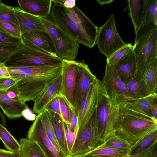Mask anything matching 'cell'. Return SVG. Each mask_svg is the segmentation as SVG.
Here are the masks:
<instances>
[{
  "label": "cell",
  "mask_w": 157,
  "mask_h": 157,
  "mask_svg": "<svg viewBox=\"0 0 157 157\" xmlns=\"http://www.w3.org/2000/svg\"><path fill=\"white\" fill-rule=\"evenodd\" d=\"M17 83L6 91V93L8 97L11 99L17 101H22L20 98Z\"/></svg>",
  "instance_id": "cell-44"
},
{
  "label": "cell",
  "mask_w": 157,
  "mask_h": 157,
  "mask_svg": "<svg viewBox=\"0 0 157 157\" xmlns=\"http://www.w3.org/2000/svg\"><path fill=\"white\" fill-rule=\"evenodd\" d=\"M100 146L119 149H129L131 147L126 141L115 135L108 137Z\"/></svg>",
  "instance_id": "cell-33"
},
{
  "label": "cell",
  "mask_w": 157,
  "mask_h": 157,
  "mask_svg": "<svg viewBox=\"0 0 157 157\" xmlns=\"http://www.w3.org/2000/svg\"><path fill=\"white\" fill-rule=\"evenodd\" d=\"M157 130V119L120 105V116L115 135L131 146L150 132Z\"/></svg>",
  "instance_id": "cell-2"
},
{
  "label": "cell",
  "mask_w": 157,
  "mask_h": 157,
  "mask_svg": "<svg viewBox=\"0 0 157 157\" xmlns=\"http://www.w3.org/2000/svg\"><path fill=\"white\" fill-rule=\"evenodd\" d=\"M27 138L37 142L48 157H66L47 136L43 127L40 114H38L27 132Z\"/></svg>",
  "instance_id": "cell-12"
},
{
  "label": "cell",
  "mask_w": 157,
  "mask_h": 157,
  "mask_svg": "<svg viewBox=\"0 0 157 157\" xmlns=\"http://www.w3.org/2000/svg\"><path fill=\"white\" fill-rule=\"evenodd\" d=\"M8 67L5 62H0V78L10 77Z\"/></svg>",
  "instance_id": "cell-47"
},
{
  "label": "cell",
  "mask_w": 157,
  "mask_h": 157,
  "mask_svg": "<svg viewBox=\"0 0 157 157\" xmlns=\"http://www.w3.org/2000/svg\"><path fill=\"white\" fill-rule=\"evenodd\" d=\"M101 82L104 90L109 97L120 103L125 101L127 95L126 85L113 65L106 64Z\"/></svg>",
  "instance_id": "cell-11"
},
{
  "label": "cell",
  "mask_w": 157,
  "mask_h": 157,
  "mask_svg": "<svg viewBox=\"0 0 157 157\" xmlns=\"http://www.w3.org/2000/svg\"><path fill=\"white\" fill-rule=\"evenodd\" d=\"M0 33L21 39L22 35L17 28L11 23L0 18Z\"/></svg>",
  "instance_id": "cell-35"
},
{
  "label": "cell",
  "mask_w": 157,
  "mask_h": 157,
  "mask_svg": "<svg viewBox=\"0 0 157 157\" xmlns=\"http://www.w3.org/2000/svg\"><path fill=\"white\" fill-rule=\"evenodd\" d=\"M23 44L22 39L16 38L0 33V44L20 45Z\"/></svg>",
  "instance_id": "cell-42"
},
{
  "label": "cell",
  "mask_w": 157,
  "mask_h": 157,
  "mask_svg": "<svg viewBox=\"0 0 157 157\" xmlns=\"http://www.w3.org/2000/svg\"><path fill=\"white\" fill-rule=\"evenodd\" d=\"M133 45L128 43L106 59L107 64L113 65L117 61L128 53L133 49Z\"/></svg>",
  "instance_id": "cell-37"
},
{
  "label": "cell",
  "mask_w": 157,
  "mask_h": 157,
  "mask_svg": "<svg viewBox=\"0 0 157 157\" xmlns=\"http://www.w3.org/2000/svg\"><path fill=\"white\" fill-rule=\"evenodd\" d=\"M125 85L127 95L124 101L144 98L151 94L143 79L137 76L131 78Z\"/></svg>",
  "instance_id": "cell-25"
},
{
  "label": "cell",
  "mask_w": 157,
  "mask_h": 157,
  "mask_svg": "<svg viewBox=\"0 0 157 157\" xmlns=\"http://www.w3.org/2000/svg\"><path fill=\"white\" fill-rule=\"evenodd\" d=\"M157 29V0H148L145 16L135 33L134 44L143 36Z\"/></svg>",
  "instance_id": "cell-18"
},
{
  "label": "cell",
  "mask_w": 157,
  "mask_h": 157,
  "mask_svg": "<svg viewBox=\"0 0 157 157\" xmlns=\"http://www.w3.org/2000/svg\"><path fill=\"white\" fill-rule=\"evenodd\" d=\"M157 97H156L153 102L151 108V111L153 117L157 119Z\"/></svg>",
  "instance_id": "cell-50"
},
{
  "label": "cell",
  "mask_w": 157,
  "mask_h": 157,
  "mask_svg": "<svg viewBox=\"0 0 157 157\" xmlns=\"http://www.w3.org/2000/svg\"><path fill=\"white\" fill-rule=\"evenodd\" d=\"M0 108L8 119L13 120L22 117L23 111L29 107L25 103L10 99L6 91L0 90Z\"/></svg>",
  "instance_id": "cell-20"
},
{
  "label": "cell",
  "mask_w": 157,
  "mask_h": 157,
  "mask_svg": "<svg viewBox=\"0 0 157 157\" xmlns=\"http://www.w3.org/2000/svg\"><path fill=\"white\" fill-rule=\"evenodd\" d=\"M66 157H86L85 156L82 155L81 156H67Z\"/></svg>",
  "instance_id": "cell-55"
},
{
  "label": "cell",
  "mask_w": 157,
  "mask_h": 157,
  "mask_svg": "<svg viewBox=\"0 0 157 157\" xmlns=\"http://www.w3.org/2000/svg\"><path fill=\"white\" fill-rule=\"evenodd\" d=\"M156 146H157V145L151 148L140 152L134 154H129L128 153L125 157H147L150 152Z\"/></svg>",
  "instance_id": "cell-48"
},
{
  "label": "cell",
  "mask_w": 157,
  "mask_h": 157,
  "mask_svg": "<svg viewBox=\"0 0 157 157\" xmlns=\"http://www.w3.org/2000/svg\"><path fill=\"white\" fill-rule=\"evenodd\" d=\"M148 0H129L127 6L123 11L128 10L129 15L133 24L135 33L140 27L147 11Z\"/></svg>",
  "instance_id": "cell-22"
},
{
  "label": "cell",
  "mask_w": 157,
  "mask_h": 157,
  "mask_svg": "<svg viewBox=\"0 0 157 157\" xmlns=\"http://www.w3.org/2000/svg\"><path fill=\"white\" fill-rule=\"evenodd\" d=\"M0 139L7 150L13 153L20 152L21 146L19 142L0 124Z\"/></svg>",
  "instance_id": "cell-31"
},
{
  "label": "cell",
  "mask_w": 157,
  "mask_h": 157,
  "mask_svg": "<svg viewBox=\"0 0 157 157\" xmlns=\"http://www.w3.org/2000/svg\"><path fill=\"white\" fill-rule=\"evenodd\" d=\"M19 81L11 77L0 78V90L6 91Z\"/></svg>",
  "instance_id": "cell-43"
},
{
  "label": "cell",
  "mask_w": 157,
  "mask_h": 157,
  "mask_svg": "<svg viewBox=\"0 0 157 157\" xmlns=\"http://www.w3.org/2000/svg\"><path fill=\"white\" fill-rule=\"evenodd\" d=\"M19 45L0 44V62H5Z\"/></svg>",
  "instance_id": "cell-38"
},
{
  "label": "cell",
  "mask_w": 157,
  "mask_h": 157,
  "mask_svg": "<svg viewBox=\"0 0 157 157\" xmlns=\"http://www.w3.org/2000/svg\"><path fill=\"white\" fill-rule=\"evenodd\" d=\"M113 65L125 85L131 78L137 76V64L133 49Z\"/></svg>",
  "instance_id": "cell-15"
},
{
  "label": "cell",
  "mask_w": 157,
  "mask_h": 157,
  "mask_svg": "<svg viewBox=\"0 0 157 157\" xmlns=\"http://www.w3.org/2000/svg\"><path fill=\"white\" fill-rule=\"evenodd\" d=\"M39 114L43 127L47 136L54 144L63 151L55 136L53 124L48 111L45 109Z\"/></svg>",
  "instance_id": "cell-32"
},
{
  "label": "cell",
  "mask_w": 157,
  "mask_h": 157,
  "mask_svg": "<svg viewBox=\"0 0 157 157\" xmlns=\"http://www.w3.org/2000/svg\"><path fill=\"white\" fill-rule=\"evenodd\" d=\"M104 92L102 82L97 78L91 85L77 108V133L81 132L90 121Z\"/></svg>",
  "instance_id": "cell-6"
},
{
  "label": "cell",
  "mask_w": 157,
  "mask_h": 157,
  "mask_svg": "<svg viewBox=\"0 0 157 157\" xmlns=\"http://www.w3.org/2000/svg\"><path fill=\"white\" fill-rule=\"evenodd\" d=\"M157 143V130L149 133L129 149L128 154H134L146 151L153 147Z\"/></svg>",
  "instance_id": "cell-30"
},
{
  "label": "cell",
  "mask_w": 157,
  "mask_h": 157,
  "mask_svg": "<svg viewBox=\"0 0 157 157\" xmlns=\"http://www.w3.org/2000/svg\"><path fill=\"white\" fill-rule=\"evenodd\" d=\"M51 19L60 29L81 44L90 48L96 44L98 27L76 5L68 9L52 0Z\"/></svg>",
  "instance_id": "cell-1"
},
{
  "label": "cell",
  "mask_w": 157,
  "mask_h": 157,
  "mask_svg": "<svg viewBox=\"0 0 157 157\" xmlns=\"http://www.w3.org/2000/svg\"><path fill=\"white\" fill-rule=\"evenodd\" d=\"M56 1L68 9L72 8L76 5L75 0H56Z\"/></svg>",
  "instance_id": "cell-49"
},
{
  "label": "cell",
  "mask_w": 157,
  "mask_h": 157,
  "mask_svg": "<svg viewBox=\"0 0 157 157\" xmlns=\"http://www.w3.org/2000/svg\"><path fill=\"white\" fill-rule=\"evenodd\" d=\"M19 142L20 152L23 157H48L39 144L27 138H21Z\"/></svg>",
  "instance_id": "cell-27"
},
{
  "label": "cell",
  "mask_w": 157,
  "mask_h": 157,
  "mask_svg": "<svg viewBox=\"0 0 157 157\" xmlns=\"http://www.w3.org/2000/svg\"><path fill=\"white\" fill-rule=\"evenodd\" d=\"M20 9L24 12L41 18L50 15L52 0H18Z\"/></svg>",
  "instance_id": "cell-19"
},
{
  "label": "cell",
  "mask_w": 157,
  "mask_h": 157,
  "mask_svg": "<svg viewBox=\"0 0 157 157\" xmlns=\"http://www.w3.org/2000/svg\"><path fill=\"white\" fill-rule=\"evenodd\" d=\"M96 110L84 128L77 133L71 154L69 156L83 155L103 144L98 129Z\"/></svg>",
  "instance_id": "cell-8"
},
{
  "label": "cell",
  "mask_w": 157,
  "mask_h": 157,
  "mask_svg": "<svg viewBox=\"0 0 157 157\" xmlns=\"http://www.w3.org/2000/svg\"><path fill=\"white\" fill-rule=\"evenodd\" d=\"M61 75L53 82L34 102L33 112L39 114L54 98L61 95Z\"/></svg>",
  "instance_id": "cell-21"
},
{
  "label": "cell",
  "mask_w": 157,
  "mask_h": 157,
  "mask_svg": "<svg viewBox=\"0 0 157 157\" xmlns=\"http://www.w3.org/2000/svg\"><path fill=\"white\" fill-rule=\"evenodd\" d=\"M46 110L50 117L55 136L64 154L68 156L70 154L66 139L64 122L58 114L50 110Z\"/></svg>",
  "instance_id": "cell-26"
},
{
  "label": "cell",
  "mask_w": 157,
  "mask_h": 157,
  "mask_svg": "<svg viewBox=\"0 0 157 157\" xmlns=\"http://www.w3.org/2000/svg\"><path fill=\"white\" fill-rule=\"evenodd\" d=\"M59 96L53 99L46 106L45 109L53 111L60 116Z\"/></svg>",
  "instance_id": "cell-45"
},
{
  "label": "cell",
  "mask_w": 157,
  "mask_h": 157,
  "mask_svg": "<svg viewBox=\"0 0 157 157\" xmlns=\"http://www.w3.org/2000/svg\"><path fill=\"white\" fill-rule=\"evenodd\" d=\"M14 9L18 29L21 35L33 31H46L41 17L26 13L18 7H15Z\"/></svg>",
  "instance_id": "cell-14"
},
{
  "label": "cell",
  "mask_w": 157,
  "mask_h": 157,
  "mask_svg": "<svg viewBox=\"0 0 157 157\" xmlns=\"http://www.w3.org/2000/svg\"><path fill=\"white\" fill-rule=\"evenodd\" d=\"M14 153L7 150L0 148V157H9Z\"/></svg>",
  "instance_id": "cell-51"
},
{
  "label": "cell",
  "mask_w": 157,
  "mask_h": 157,
  "mask_svg": "<svg viewBox=\"0 0 157 157\" xmlns=\"http://www.w3.org/2000/svg\"><path fill=\"white\" fill-rule=\"evenodd\" d=\"M120 107V103L109 97L104 90L96 110L98 129L103 143L108 137L115 135Z\"/></svg>",
  "instance_id": "cell-5"
},
{
  "label": "cell",
  "mask_w": 157,
  "mask_h": 157,
  "mask_svg": "<svg viewBox=\"0 0 157 157\" xmlns=\"http://www.w3.org/2000/svg\"><path fill=\"white\" fill-rule=\"evenodd\" d=\"M142 78L151 94H157V57L155 58L144 72Z\"/></svg>",
  "instance_id": "cell-28"
},
{
  "label": "cell",
  "mask_w": 157,
  "mask_h": 157,
  "mask_svg": "<svg viewBox=\"0 0 157 157\" xmlns=\"http://www.w3.org/2000/svg\"><path fill=\"white\" fill-rule=\"evenodd\" d=\"M33 113L29 108H26L23 111L22 116L27 120L34 121L36 116Z\"/></svg>",
  "instance_id": "cell-46"
},
{
  "label": "cell",
  "mask_w": 157,
  "mask_h": 157,
  "mask_svg": "<svg viewBox=\"0 0 157 157\" xmlns=\"http://www.w3.org/2000/svg\"><path fill=\"white\" fill-rule=\"evenodd\" d=\"M63 122L66 139L70 155L77 136L78 125H77L76 126L74 131L72 132L70 129L68 125L64 122Z\"/></svg>",
  "instance_id": "cell-39"
},
{
  "label": "cell",
  "mask_w": 157,
  "mask_h": 157,
  "mask_svg": "<svg viewBox=\"0 0 157 157\" xmlns=\"http://www.w3.org/2000/svg\"><path fill=\"white\" fill-rule=\"evenodd\" d=\"M62 64L47 72L31 76L17 83L20 98L22 102H35L45 91L62 75Z\"/></svg>",
  "instance_id": "cell-4"
},
{
  "label": "cell",
  "mask_w": 157,
  "mask_h": 157,
  "mask_svg": "<svg viewBox=\"0 0 157 157\" xmlns=\"http://www.w3.org/2000/svg\"><path fill=\"white\" fill-rule=\"evenodd\" d=\"M56 56L34 46L22 44L19 45L5 63L8 67L53 65L62 63Z\"/></svg>",
  "instance_id": "cell-3"
},
{
  "label": "cell",
  "mask_w": 157,
  "mask_h": 157,
  "mask_svg": "<svg viewBox=\"0 0 157 157\" xmlns=\"http://www.w3.org/2000/svg\"><path fill=\"white\" fill-rule=\"evenodd\" d=\"M129 149H116L99 146L83 155L86 157H125L129 153Z\"/></svg>",
  "instance_id": "cell-29"
},
{
  "label": "cell",
  "mask_w": 157,
  "mask_h": 157,
  "mask_svg": "<svg viewBox=\"0 0 157 157\" xmlns=\"http://www.w3.org/2000/svg\"><path fill=\"white\" fill-rule=\"evenodd\" d=\"M21 39L23 44L34 46L56 56L52 40L46 31H35L26 33L22 35Z\"/></svg>",
  "instance_id": "cell-16"
},
{
  "label": "cell",
  "mask_w": 157,
  "mask_h": 157,
  "mask_svg": "<svg viewBox=\"0 0 157 157\" xmlns=\"http://www.w3.org/2000/svg\"><path fill=\"white\" fill-rule=\"evenodd\" d=\"M41 18L45 31L50 36L52 41L58 39L59 36V28L51 19Z\"/></svg>",
  "instance_id": "cell-36"
},
{
  "label": "cell",
  "mask_w": 157,
  "mask_h": 157,
  "mask_svg": "<svg viewBox=\"0 0 157 157\" xmlns=\"http://www.w3.org/2000/svg\"><path fill=\"white\" fill-rule=\"evenodd\" d=\"M14 8L2 2L0 3V18L11 23L18 29L17 24L15 16Z\"/></svg>",
  "instance_id": "cell-34"
},
{
  "label": "cell",
  "mask_w": 157,
  "mask_h": 157,
  "mask_svg": "<svg viewBox=\"0 0 157 157\" xmlns=\"http://www.w3.org/2000/svg\"><path fill=\"white\" fill-rule=\"evenodd\" d=\"M52 42L56 55L62 60H74L77 56L79 44L60 29L59 38Z\"/></svg>",
  "instance_id": "cell-13"
},
{
  "label": "cell",
  "mask_w": 157,
  "mask_h": 157,
  "mask_svg": "<svg viewBox=\"0 0 157 157\" xmlns=\"http://www.w3.org/2000/svg\"><path fill=\"white\" fill-rule=\"evenodd\" d=\"M78 61L63 60L61 95L68 104L77 109L76 75Z\"/></svg>",
  "instance_id": "cell-10"
},
{
  "label": "cell",
  "mask_w": 157,
  "mask_h": 157,
  "mask_svg": "<svg viewBox=\"0 0 157 157\" xmlns=\"http://www.w3.org/2000/svg\"><path fill=\"white\" fill-rule=\"evenodd\" d=\"M97 78L90 71L88 65L83 61L78 62L76 75L77 95L78 105L91 85Z\"/></svg>",
  "instance_id": "cell-17"
},
{
  "label": "cell",
  "mask_w": 157,
  "mask_h": 157,
  "mask_svg": "<svg viewBox=\"0 0 157 157\" xmlns=\"http://www.w3.org/2000/svg\"><path fill=\"white\" fill-rule=\"evenodd\" d=\"M61 64L45 66L8 67V69L11 77L19 81L31 76L52 71L57 68Z\"/></svg>",
  "instance_id": "cell-24"
},
{
  "label": "cell",
  "mask_w": 157,
  "mask_h": 157,
  "mask_svg": "<svg viewBox=\"0 0 157 157\" xmlns=\"http://www.w3.org/2000/svg\"><path fill=\"white\" fill-rule=\"evenodd\" d=\"M113 0H97V1L101 5H103L106 4H109L113 1Z\"/></svg>",
  "instance_id": "cell-53"
},
{
  "label": "cell",
  "mask_w": 157,
  "mask_h": 157,
  "mask_svg": "<svg viewBox=\"0 0 157 157\" xmlns=\"http://www.w3.org/2000/svg\"><path fill=\"white\" fill-rule=\"evenodd\" d=\"M147 157H157V147L156 146Z\"/></svg>",
  "instance_id": "cell-52"
},
{
  "label": "cell",
  "mask_w": 157,
  "mask_h": 157,
  "mask_svg": "<svg viewBox=\"0 0 157 157\" xmlns=\"http://www.w3.org/2000/svg\"><path fill=\"white\" fill-rule=\"evenodd\" d=\"M128 43L124 42L119 36L116 26L114 15L111 13L103 25L98 27L96 44L100 53L108 58Z\"/></svg>",
  "instance_id": "cell-7"
},
{
  "label": "cell",
  "mask_w": 157,
  "mask_h": 157,
  "mask_svg": "<svg viewBox=\"0 0 157 157\" xmlns=\"http://www.w3.org/2000/svg\"><path fill=\"white\" fill-rule=\"evenodd\" d=\"M133 51L137 64V76L142 78L147 67L157 57V29L134 44Z\"/></svg>",
  "instance_id": "cell-9"
},
{
  "label": "cell",
  "mask_w": 157,
  "mask_h": 157,
  "mask_svg": "<svg viewBox=\"0 0 157 157\" xmlns=\"http://www.w3.org/2000/svg\"><path fill=\"white\" fill-rule=\"evenodd\" d=\"M60 116L63 122L69 124V109L67 102L61 95L59 96Z\"/></svg>",
  "instance_id": "cell-40"
},
{
  "label": "cell",
  "mask_w": 157,
  "mask_h": 157,
  "mask_svg": "<svg viewBox=\"0 0 157 157\" xmlns=\"http://www.w3.org/2000/svg\"><path fill=\"white\" fill-rule=\"evenodd\" d=\"M157 97V94H151L144 98L121 102L120 105L136 112L153 117L152 106L155 98Z\"/></svg>",
  "instance_id": "cell-23"
},
{
  "label": "cell",
  "mask_w": 157,
  "mask_h": 157,
  "mask_svg": "<svg viewBox=\"0 0 157 157\" xmlns=\"http://www.w3.org/2000/svg\"><path fill=\"white\" fill-rule=\"evenodd\" d=\"M2 2H1V0H0V3H1Z\"/></svg>",
  "instance_id": "cell-56"
},
{
  "label": "cell",
  "mask_w": 157,
  "mask_h": 157,
  "mask_svg": "<svg viewBox=\"0 0 157 157\" xmlns=\"http://www.w3.org/2000/svg\"><path fill=\"white\" fill-rule=\"evenodd\" d=\"M9 157H23L20 152L14 153L12 155L9 156Z\"/></svg>",
  "instance_id": "cell-54"
},
{
  "label": "cell",
  "mask_w": 157,
  "mask_h": 157,
  "mask_svg": "<svg viewBox=\"0 0 157 157\" xmlns=\"http://www.w3.org/2000/svg\"><path fill=\"white\" fill-rule=\"evenodd\" d=\"M67 103L69 111V124L68 126L70 130L73 132L78 125L77 109L74 108Z\"/></svg>",
  "instance_id": "cell-41"
}]
</instances>
